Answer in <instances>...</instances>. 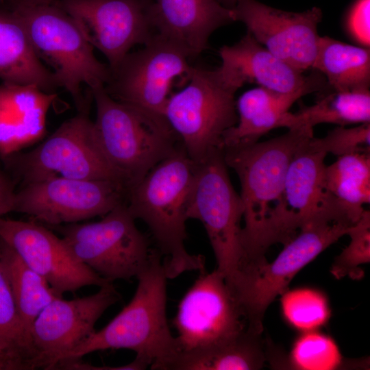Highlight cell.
Masks as SVG:
<instances>
[{
	"label": "cell",
	"mask_w": 370,
	"mask_h": 370,
	"mask_svg": "<svg viewBox=\"0 0 370 370\" xmlns=\"http://www.w3.org/2000/svg\"><path fill=\"white\" fill-rule=\"evenodd\" d=\"M281 301L286 320L295 328L303 332L317 329L330 317L328 301L318 291L299 288L284 292Z\"/></svg>",
	"instance_id": "f546056e"
},
{
	"label": "cell",
	"mask_w": 370,
	"mask_h": 370,
	"mask_svg": "<svg viewBox=\"0 0 370 370\" xmlns=\"http://www.w3.org/2000/svg\"><path fill=\"white\" fill-rule=\"evenodd\" d=\"M99 288L83 297L56 298L39 314L30 330L34 369H56L95 331L97 321L121 297L112 283Z\"/></svg>",
	"instance_id": "5bb4252c"
},
{
	"label": "cell",
	"mask_w": 370,
	"mask_h": 370,
	"mask_svg": "<svg viewBox=\"0 0 370 370\" xmlns=\"http://www.w3.org/2000/svg\"><path fill=\"white\" fill-rule=\"evenodd\" d=\"M232 11L234 21L243 23L247 32L274 55L303 73L312 69L323 17L320 8L295 12L257 0H239Z\"/></svg>",
	"instance_id": "2e32d148"
},
{
	"label": "cell",
	"mask_w": 370,
	"mask_h": 370,
	"mask_svg": "<svg viewBox=\"0 0 370 370\" xmlns=\"http://www.w3.org/2000/svg\"><path fill=\"white\" fill-rule=\"evenodd\" d=\"M238 89L219 67L193 66L188 84L169 97L164 116L196 164L223 151L224 134L238 121L235 99Z\"/></svg>",
	"instance_id": "8992f818"
},
{
	"label": "cell",
	"mask_w": 370,
	"mask_h": 370,
	"mask_svg": "<svg viewBox=\"0 0 370 370\" xmlns=\"http://www.w3.org/2000/svg\"><path fill=\"white\" fill-rule=\"evenodd\" d=\"M370 123V92L329 90L313 105L303 106L297 112H288L280 127L306 126L321 123L338 126Z\"/></svg>",
	"instance_id": "484cf974"
},
{
	"label": "cell",
	"mask_w": 370,
	"mask_h": 370,
	"mask_svg": "<svg viewBox=\"0 0 370 370\" xmlns=\"http://www.w3.org/2000/svg\"><path fill=\"white\" fill-rule=\"evenodd\" d=\"M197 169V164L180 145L128 190L127 209L135 219L147 225L168 279L205 270L204 257L190 254L184 245L187 208Z\"/></svg>",
	"instance_id": "7a4b0ae2"
},
{
	"label": "cell",
	"mask_w": 370,
	"mask_h": 370,
	"mask_svg": "<svg viewBox=\"0 0 370 370\" xmlns=\"http://www.w3.org/2000/svg\"><path fill=\"white\" fill-rule=\"evenodd\" d=\"M312 69L324 76L330 90H369V48L320 36Z\"/></svg>",
	"instance_id": "d4e9b609"
},
{
	"label": "cell",
	"mask_w": 370,
	"mask_h": 370,
	"mask_svg": "<svg viewBox=\"0 0 370 370\" xmlns=\"http://www.w3.org/2000/svg\"><path fill=\"white\" fill-rule=\"evenodd\" d=\"M16 184L12 175L0 164V218L14 212Z\"/></svg>",
	"instance_id": "d590c367"
},
{
	"label": "cell",
	"mask_w": 370,
	"mask_h": 370,
	"mask_svg": "<svg viewBox=\"0 0 370 370\" xmlns=\"http://www.w3.org/2000/svg\"><path fill=\"white\" fill-rule=\"evenodd\" d=\"M324 177L328 190L355 223L370 203V153L338 156L325 166Z\"/></svg>",
	"instance_id": "4316f807"
},
{
	"label": "cell",
	"mask_w": 370,
	"mask_h": 370,
	"mask_svg": "<svg viewBox=\"0 0 370 370\" xmlns=\"http://www.w3.org/2000/svg\"><path fill=\"white\" fill-rule=\"evenodd\" d=\"M345 29L360 46H370V0H354L345 19Z\"/></svg>",
	"instance_id": "836d02e7"
},
{
	"label": "cell",
	"mask_w": 370,
	"mask_h": 370,
	"mask_svg": "<svg viewBox=\"0 0 370 370\" xmlns=\"http://www.w3.org/2000/svg\"><path fill=\"white\" fill-rule=\"evenodd\" d=\"M223 75L238 88L246 83L279 93L304 92L310 94L325 90L324 76L314 71L305 75L280 59L247 32L239 41L219 49Z\"/></svg>",
	"instance_id": "d6986e66"
},
{
	"label": "cell",
	"mask_w": 370,
	"mask_h": 370,
	"mask_svg": "<svg viewBox=\"0 0 370 370\" xmlns=\"http://www.w3.org/2000/svg\"><path fill=\"white\" fill-rule=\"evenodd\" d=\"M20 18L38 57L50 66L58 87L71 96L77 110L92 99L90 89L107 84L108 64L95 56L75 19L57 3L29 5L15 3Z\"/></svg>",
	"instance_id": "277c9868"
},
{
	"label": "cell",
	"mask_w": 370,
	"mask_h": 370,
	"mask_svg": "<svg viewBox=\"0 0 370 370\" xmlns=\"http://www.w3.org/2000/svg\"><path fill=\"white\" fill-rule=\"evenodd\" d=\"M136 278L138 285L128 304L61 362L97 351L127 349L147 361L151 369L164 370L176 354V343L166 318L168 278L158 250Z\"/></svg>",
	"instance_id": "3957f363"
},
{
	"label": "cell",
	"mask_w": 370,
	"mask_h": 370,
	"mask_svg": "<svg viewBox=\"0 0 370 370\" xmlns=\"http://www.w3.org/2000/svg\"><path fill=\"white\" fill-rule=\"evenodd\" d=\"M1 1V0H0Z\"/></svg>",
	"instance_id": "ab89813d"
},
{
	"label": "cell",
	"mask_w": 370,
	"mask_h": 370,
	"mask_svg": "<svg viewBox=\"0 0 370 370\" xmlns=\"http://www.w3.org/2000/svg\"><path fill=\"white\" fill-rule=\"evenodd\" d=\"M57 96L32 84H0V158L42 138L47 113Z\"/></svg>",
	"instance_id": "44dd1931"
},
{
	"label": "cell",
	"mask_w": 370,
	"mask_h": 370,
	"mask_svg": "<svg viewBox=\"0 0 370 370\" xmlns=\"http://www.w3.org/2000/svg\"><path fill=\"white\" fill-rule=\"evenodd\" d=\"M3 256L16 308L31 343L30 330L35 319L51 301L62 296L5 242Z\"/></svg>",
	"instance_id": "83f0119b"
},
{
	"label": "cell",
	"mask_w": 370,
	"mask_h": 370,
	"mask_svg": "<svg viewBox=\"0 0 370 370\" xmlns=\"http://www.w3.org/2000/svg\"><path fill=\"white\" fill-rule=\"evenodd\" d=\"M313 150L341 156L354 153H370V123L347 128L338 126L323 138L312 136L308 142Z\"/></svg>",
	"instance_id": "d6a6232c"
},
{
	"label": "cell",
	"mask_w": 370,
	"mask_h": 370,
	"mask_svg": "<svg viewBox=\"0 0 370 370\" xmlns=\"http://www.w3.org/2000/svg\"><path fill=\"white\" fill-rule=\"evenodd\" d=\"M155 34L173 43L189 59L208 47L211 35L234 21L232 10L215 0H149Z\"/></svg>",
	"instance_id": "ffe728a7"
},
{
	"label": "cell",
	"mask_w": 370,
	"mask_h": 370,
	"mask_svg": "<svg viewBox=\"0 0 370 370\" xmlns=\"http://www.w3.org/2000/svg\"><path fill=\"white\" fill-rule=\"evenodd\" d=\"M304 92L279 93L262 87L243 92L236 101L238 121L224 134L223 149L251 145L280 127L284 116Z\"/></svg>",
	"instance_id": "7402d4cb"
},
{
	"label": "cell",
	"mask_w": 370,
	"mask_h": 370,
	"mask_svg": "<svg viewBox=\"0 0 370 370\" xmlns=\"http://www.w3.org/2000/svg\"><path fill=\"white\" fill-rule=\"evenodd\" d=\"M308 140L297 151L286 171L284 244L302 227L318 219H341L352 223L325 186L324 160L327 154L310 148Z\"/></svg>",
	"instance_id": "ac0fdd59"
},
{
	"label": "cell",
	"mask_w": 370,
	"mask_h": 370,
	"mask_svg": "<svg viewBox=\"0 0 370 370\" xmlns=\"http://www.w3.org/2000/svg\"><path fill=\"white\" fill-rule=\"evenodd\" d=\"M262 334L247 329L233 340L176 354L164 370H257L267 360Z\"/></svg>",
	"instance_id": "cb8c5ba5"
},
{
	"label": "cell",
	"mask_w": 370,
	"mask_h": 370,
	"mask_svg": "<svg viewBox=\"0 0 370 370\" xmlns=\"http://www.w3.org/2000/svg\"><path fill=\"white\" fill-rule=\"evenodd\" d=\"M349 245L334 258L332 274L341 279L348 276L360 279L363 272L360 266L370 262V212L365 209L361 217L349 228Z\"/></svg>",
	"instance_id": "1f68e13d"
},
{
	"label": "cell",
	"mask_w": 370,
	"mask_h": 370,
	"mask_svg": "<svg viewBox=\"0 0 370 370\" xmlns=\"http://www.w3.org/2000/svg\"><path fill=\"white\" fill-rule=\"evenodd\" d=\"M90 90L96 106L94 126L98 143L130 188L181 145L164 116L115 100L103 86Z\"/></svg>",
	"instance_id": "5b68a950"
},
{
	"label": "cell",
	"mask_w": 370,
	"mask_h": 370,
	"mask_svg": "<svg viewBox=\"0 0 370 370\" xmlns=\"http://www.w3.org/2000/svg\"><path fill=\"white\" fill-rule=\"evenodd\" d=\"M189 60L177 45L154 34L143 47L129 52L110 69L105 89L126 106L164 116L174 82L188 79L193 68Z\"/></svg>",
	"instance_id": "8fae6325"
},
{
	"label": "cell",
	"mask_w": 370,
	"mask_h": 370,
	"mask_svg": "<svg viewBox=\"0 0 370 370\" xmlns=\"http://www.w3.org/2000/svg\"><path fill=\"white\" fill-rule=\"evenodd\" d=\"M0 238L60 295L112 283L79 262L61 237L36 221L0 218Z\"/></svg>",
	"instance_id": "e0dca14e"
},
{
	"label": "cell",
	"mask_w": 370,
	"mask_h": 370,
	"mask_svg": "<svg viewBox=\"0 0 370 370\" xmlns=\"http://www.w3.org/2000/svg\"><path fill=\"white\" fill-rule=\"evenodd\" d=\"M243 208L227 172L223 151L197 165L187 208L188 219L204 225L217 263V269L229 279L244 257L242 244Z\"/></svg>",
	"instance_id": "30bf717a"
},
{
	"label": "cell",
	"mask_w": 370,
	"mask_h": 370,
	"mask_svg": "<svg viewBox=\"0 0 370 370\" xmlns=\"http://www.w3.org/2000/svg\"><path fill=\"white\" fill-rule=\"evenodd\" d=\"M90 100L64 121L45 141L29 151L0 158L16 183L52 177L115 180L130 184L108 160L90 118Z\"/></svg>",
	"instance_id": "ba28073f"
},
{
	"label": "cell",
	"mask_w": 370,
	"mask_h": 370,
	"mask_svg": "<svg viewBox=\"0 0 370 370\" xmlns=\"http://www.w3.org/2000/svg\"><path fill=\"white\" fill-rule=\"evenodd\" d=\"M129 188L115 180L45 178L21 185L14 212L50 226L78 223L127 203Z\"/></svg>",
	"instance_id": "7c38bea8"
},
{
	"label": "cell",
	"mask_w": 370,
	"mask_h": 370,
	"mask_svg": "<svg viewBox=\"0 0 370 370\" xmlns=\"http://www.w3.org/2000/svg\"><path fill=\"white\" fill-rule=\"evenodd\" d=\"M268 140L223 149L227 167L241 183L244 225L243 262L266 260L269 247L284 243V188L288 165L297 151L314 136L313 128L288 129Z\"/></svg>",
	"instance_id": "6da1fadb"
},
{
	"label": "cell",
	"mask_w": 370,
	"mask_h": 370,
	"mask_svg": "<svg viewBox=\"0 0 370 370\" xmlns=\"http://www.w3.org/2000/svg\"><path fill=\"white\" fill-rule=\"evenodd\" d=\"M304 332L292 349L291 367L304 370H330L340 366L342 357L330 337L314 330Z\"/></svg>",
	"instance_id": "4dcf8cb0"
},
{
	"label": "cell",
	"mask_w": 370,
	"mask_h": 370,
	"mask_svg": "<svg viewBox=\"0 0 370 370\" xmlns=\"http://www.w3.org/2000/svg\"><path fill=\"white\" fill-rule=\"evenodd\" d=\"M0 370H18L10 356L0 347Z\"/></svg>",
	"instance_id": "8d00e7d4"
},
{
	"label": "cell",
	"mask_w": 370,
	"mask_h": 370,
	"mask_svg": "<svg viewBox=\"0 0 370 370\" xmlns=\"http://www.w3.org/2000/svg\"><path fill=\"white\" fill-rule=\"evenodd\" d=\"M99 221L53 227L74 256L100 277L112 282L137 277L157 249L135 223L126 203Z\"/></svg>",
	"instance_id": "9c48e42d"
},
{
	"label": "cell",
	"mask_w": 370,
	"mask_h": 370,
	"mask_svg": "<svg viewBox=\"0 0 370 370\" xmlns=\"http://www.w3.org/2000/svg\"><path fill=\"white\" fill-rule=\"evenodd\" d=\"M353 224L321 219L304 227L284 245L275 259L242 264L225 280L247 322L248 329L262 334L264 314L273 300L282 295L294 276L319 254L337 241Z\"/></svg>",
	"instance_id": "52a82bcc"
},
{
	"label": "cell",
	"mask_w": 370,
	"mask_h": 370,
	"mask_svg": "<svg viewBox=\"0 0 370 370\" xmlns=\"http://www.w3.org/2000/svg\"><path fill=\"white\" fill-rule=\"evenodd\" d=\"M0 79L37 86L52 92L53 74L36 53L26 30L13 12L0 11Z\"/></svg>",
	"instance_id": "603a6c76"
},
{
	"label": "cell",
	"mask_w": 370,
	"mask_h": 370,
	"mask_svg": "<svg viewBox=\"0 0 370 370\" xmlns=\"http://www.w3.org/2000/svg\"><path fill=\"white\" fill-rule=\"evenodd\" d=\"M3 247L0 238V347L13 359L18 370L34 369V352L16 308Z\"/></svg>",
	"instance_id": "f1b7e54d"
},
{
	"label": "cell",
	"mask_w": 370,
	"mask_h": 370,
	"mask_svg": "<svg viewBox=\"0 0 370 370\" xmlns=\"http://www.w3.org/2000/svg\"><path fill=\"white\" fill-rule=\"evenodd\" d=\"M60 1L61 0H16L15 3L29 5H39L53 4Z\"/></svg>",
	"instance_id": "74e56055"
},
{
	"label": "cell",
	"mask_w": 370,
	"mask_h": 370,
	"mask_svg": "<svg viewBox=\"0 0 370 370\" xmlns=\"http://www.w3.org/2000/svg\"><path fill=\"white\" fill-rule=\"evenodd\" d=\"M173 324L175 355L227 343L248 329L238 301L217 269L200 272L181 299Z\"/></svg>",
	"instance_id": "4fadbf2b"
},
{
	"label": "cell",
	"mask_w": 370,
	"mask_h": 370,
	"mask_svg": "<svg viewBox=\"0 0 370 370\" xmlns=\"http://www.w3.org/2000/svg\"><path fill=\"white\" fill-rule=\"evenodd\" d=\"M57 3L76 21L84 35L114 69L136 45L154 34L149 0H61Z\"/></svg>",
	"instance_id": "9a60e30c"
},
{
	"label": "cell",
	"mask_w": 370,
	"mask_h": 370,
	"mask_svg": "<svg viewBox=\"0 0 370 370\" xmlns=\"http://www.w3.org/2000/svg\"><path fill=\"white\" fill-rule=\"evenodd\" d=\"M149 367V363L143 358L136 356L134 360L128 364L121 366H95L89 362H83L81 358L70 360L60 363L56 369L69 370H143Z\"/></svg>",
	"instance_id": "e575fe53"
},
{
	"label": "cell",
	"mask_w": 370,
	"mask_h": 370,
	"mask_svg": "<svg viewBox=\"0 0 370 370\" xmlns=\"http://www.w3.org/2000/svg\"><path fill=\"white\" fill-rule=\"evenodd\" d=\"M225 8L232 10L239 0H215Z\"/></svg>",
	"instance_id": "f35d334b"
}]
</instances>
